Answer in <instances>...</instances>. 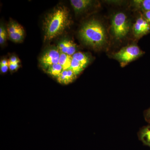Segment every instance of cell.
Here are the masks:
<instances>
[{
	"label": "cell",
	"instance_id": "5b68a950",
	"mask_svg": "<svg viewBox=\"0 0 150 150\" xmlns=\"http://www.w3.org/2000/svg\"><path fill=\"white\" fill-rule=\"evenodd\" d=\"M61 52L58 48H52L46 51L39 59L40 66L46 71L48 67L58 64Z\"/></svg>",
	"mask_w": 150,
	"mask_h": 150
},
{
	"label": "cell",
	"instance_id": "8fae6325",
	"mask_svg": "<svg viewBox=\"0 0 150 150\" xmlns=\"http://www.w3.org/2000/svg\"><path fill=\"white\" fill-rule=\"evenodd\" d=\"M72 59V56L61 53L59 64L62 66L64 70L70 69Z\"/></svg>",
	"mask_w": 150,
	"mask_h": 150
},
{
	"label": "cell",
	"instance_id": "3957f363",
	"mask_svg": "<svg viewBox=\"0 0 150 150\" xmlns=\"http://www.w3.org/2000/svg\"><path fill=\"white\" fill-rule=\"evenodd\" d=\"M130 25L127 16L123 13H118L113 16L111 30L114 37L119 39L126 36L129 32Z\"/></svg>",
	"mask_w": 150,
	"mask_h": 150
},
{
	"label": "cell",
	"instance_id": "d6986e66",
	"mask_svg": "<svg viewBox=\"0 0 150 150\" xmlns=\"http://www.w3.org/2000/svg\"><path fill=\"white\" fill-rule=\"evenodd\" d=\"M9 69V64L6 65H0V71L2 74H5L7 72Z\"/></svg>",
	"mask_w": 150,
	"mask_h": 150
},
{
	"label": "cell",
	"instance_id": "9c48e42d",
	"mask_svg": "<svg viewBox=\"0 0 150 150\" xmlns=\"http://www.w3.org/2000/svg\"><path fill=\"white\" fill-rule=\"evenodd\" d=\"M70 1L75 13L77 14L86 10L93 4L92 1L90 0H71Z\"/></svg>",
	"mask_w": 150,
	"mask_h": 150
},
{
	"label": "cell",
	"instance_id": "7c38bea8",
	"mask_svg": "<svg viewBox=\"0 0 150 150\" xmlns=\"http://www.w3.org/2000/svg\"><path fill=\"white\" fill-rule=\"evenodd\" d=\"M63 70L64 69L63 67L58 63L48 67L46 72L48 74L57 79L59 75L63 71Z\"/></svg>",
	"mask_w": 150,
	"mask_h": 150
},
{
	"label": "cell",
	"instance_id": "e0dca14e",
	"mask_svg": "<svg viewBox=\"0 0 150 150\" xmlns=\"http://www.w3.org/2000/svg\"><path fill=\"white\" fill-rule=\"evenodd\" d=\"M7 38V32L4 28L1 25L0 27V44L3 45L6 42Z\"/></svg>",
	"mask_w": 150,
	"mask_h": 150
},
{
	"label": "cell",
	"instance_id": "277c9868",
	"mask_svg": "<svg viewBox=\"0 0 150 150\" xmlns=\"http://www.w3.org/2000/svg\"><path fill=\"white\" fill-rule=\"evenodd\" d=\"M144 54V51L138 46L132 45L122 48L114 54V56L123 66L134 61Z\"/></svg>",
	"mask_w": 150,
	"mask_h": 150
},
{
	"label": "cell",
	"instance_id": "6da1fadb",
	"mask_svg": "<svg viewBox=\"0 0 150 150\" xmlns=\"http://www.w3.org/2000/svg\"><path fill=\"white\" fill-rule=\"evenodd\" d=\"M72 24L70 12L64 5L57 6L46 15L43 22L44 40H49L62 35Z\"/></svg>",
	"mask_w": 150,
	"mask_h": 150
},
{
	"label": "cell",
	"instance_id": "8992f818",
	"mask_svg": "<svg viewBox=\"0 0 150 150\" xmlns=\"http://www.w3.org/2000/svg\"><path fill=\"white\" fill-rule=\"evenodd\" d=\"M133 30L134 35L138 38L150 33V25L144 18L143 15L137 19L133 26Z\"/></svg>",
	"mask_w": 150,
	"mask_h": 150
},
{
	"label": "cell",
	"instance_id": "ba28073f",
	"mask_svg": "<svg viewBox=\"0 0 150 150\" xmlns=\"http://www.w3.org/2000/svg\"><path fill=\"white\" fill-rule=\"evenodd\" d=\"M77 76L71 69L64 70L57 78V81L62 84L67 85L73 82Z\"/></svg>",
	"mask_w": 150,
	"mask_h": 150
},
{
	"label": "cell",
	"instance_id": "30bf717a",
	"mask_svg": "<svg viewBox=\"0 0 150 150\" xmlns=\"http://www.w3.org/2000/svg\"><path fill=\"white\" fill-rule=\"evenodd\" d=\"M139 137L145 145L150 147V125L141 129L139 132Z\"/></svg>",
	"mask_w": 150,
	"mask_h": 150
},
{
	"label": "cell",
	"instance_id": "ffe728a7",
	"mask_svg": "<svg viewBox=\"0 0 150 150\" xmlns=\"http://www.w3.org/2000/svg\"><path fill=\"white\" fill-rule=\"evenodd\" d=\"M142 15L145 19L150 25V11L144 12Z\"/></svg>",
	"mask_w": 150,
	"mask_h": 150
},
{
	"label": "cell",
	"instance_id": "52a82bcc",
	"mask_svg": "<svg viewBox=\"0 0 150 150\" xmlns=\"http://www.w3.org/2000/svg\"><path fill=\"white\" fill-rule=\"evenodd\" d=\"M58 48L61 53L72 56L76 53V46L72 40H64L59 43Z\"/></svg>",
	"mask_w": 150,
	"mask_h": 150
},
{
	"label": "cell",
	"instance_id": "ac0fdd59",
	"mask_svg": "<svg viewBox=\"0 0 150 150\" xmlns=\"http://www.w3.org/2000/svg\"><path fill=\"white\" fill-rule=\"evenodd\" d=\"M20 67V63H12L9 62V69L11 72H15Z\"/></svg>",
	"mask_w": 150,
	"mask_h": 150
},
{
	"label": "cell",
	"instance_id": "44dd1931",
	"mask_svg": "<svg viewBox=\"0 0 150 150\" xmlns=\"http://www.w3.org/2000/svg\"><path fill=\"white\" fill-rule=\"evenodd\" d=\"M9 62L12 63H20V60L16 56H13L10 58L8 60Z\"/></svg>",
	"mask_w": 150,
	"mask_h": 150
},
{
	"label": "cell",
	"instance_id": "2e32d148",
	"mask_svg": "<svg viewBox=\"0 0 150 150\" xmlns=\"http://www.w3.org/2000/svg\"><path fill=\"white\" fill-rule=\"evenodd\" d=\"M72 57L73 58L81 62L86 67H87L88 65L90 62V58L89 56L82 52H76Z\"/></svg>",
	"mask_w": 150,
	"mask_h": 150
},
{
	"label": "cell",
	"instance_id": "7402d4cb",
	"mask_svg": "<svg viewBox=\"0 0 150 150\" xmlns=\"http://www.w3.org/2000/svg\"><path fill=\"white\" fill-rule=\"evenodd\" d=\"M144 117L146 121L148 123H150V108L145 111Z\"/></svg>",
	"mask_w": 150,
	"mask_h": 150
},
{
	"label": "cell",
	"instance_id": "4fadbf2b",
	"mask_svg": "<svg viewBox=\"0 0 150 150\" xmlns=\"http://www.w3.org/2000/svg\"><path fill=\"white\" fill-rule=\"evenodd\" d=\"M86 67L81 62L72 58L71 64L70 69L73 70V71L76 74L77 76L81 73Z\"/></svg>",
	"mask_w": 150,
	"mask_h": 150
},
{
	"label": "cell",
	"instance_id": "7a4b0ae2",
	"mask_svg": "<svg viewBox=\"0 0 150 150\" xmlns=\"http://www.w3.org/2000/svg\"><path fill=\"white\" fill-rule=\"evenodd\" d=\"M81 39L86 44L95 48L102 47L106 42L105 30L102 24L95 20L83 25L79 31Z\"/></svg>",
	"mask_w": 150,
	"mask_h": 150
},
{
	"label": "cell",
	"instance_id": "9a60e30c",
	"mask_svg": "<svg viewBox=\"0 0 150 150\" xmlns=\"http://www.w3.org/2000/svg\"><path fill=\"white\" fill-rule=\"evenodd\" d=\"M133 2L137 8L143 12L150 11V0H136Z\"/></svg>",
	"mask_w": 150,
	"mask_h": 150
},
{
	"label": "cell",
	"instance_id": "5bb4252c",
	"mask_svg": "<svg viewBox=\"0 0 150 150\" xmlns=\"http://www.w3.org/2000/svg\"><path fill=\"white\" fill-rule=\"evenodd\" d=\"M24 30L23 27L21 26L17 30L11 35H8L11 40L16 43L22 42L24 37Z\"/></svg>",
	"mask_w": 150,
	"mask_h": 150
}]
</instances>
